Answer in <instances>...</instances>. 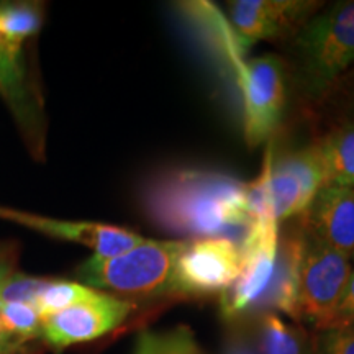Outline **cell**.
Returning a JSON list of instances; mask_svg holds the SVG:
<instances>
[{"label":"cell","mask_w":354,"mask_h":354,"mask_svg":"<svg viewBox=\"0 0 354 354\" xmlns=\"http://www.w3.org/2000/svg\"><path fill=\"white\" fill-rule=\"evenodd\" d=\"M304 233L299 227L279 238V250L274 274L259 307H268L279 315H286L294 323H300L299 292L300 271L304 259ZM302 325V323H300Z\"/></svg>","instance_id":"obj_14"},{"label":"cell","mask_w":354,"mask_h":354,"mask_svg":"<svg viewBox=\"0 0 354 354\" xmlns=\"http://www.w3.org/2000/svg\"><path fill=\"white\" fill-rule=\"evenodd\" d=\"M41 26L39 7L33 3H0V33L15 46H24Z\"/></svg>","instance_id":"obj_18"},{"label":"cell","mask_w":354,"mask_h":354,"mask_svg":"<svg viewBox=\"0 0 354 354\" xmlns=\"http://www.w3.org/2000/svg\"><path fill=\"white\" fill-rule=\"evenodd\" d=\"M0 97L33 149H43L41 105L30 86L21 48L0 33Z\"/></svg>","instance_id":"obj_12"},{"label":"cell","mask_w":354,"mask_h":354,"mask_svg":"<svg viewBox=\"0 0 354 354\" xmlns=\"http://www.w3.org/2000/svg\"><path fill=\"white\" fill-rule=\"evenodd\" d=\"M236 79L245 140L256 148L271 138L281 123L286 107V66L274 55L253 57Z\"/></svg>","instance_id":"obj_5"},{"label":"cell","mask_w":354,"mask_h":354,"mask_svg":"<svg viewBox=\"0 0 354 354\" xmlns=\"http://www.w3.org/2000/svg\"><path fill=\"white\" fill-rule=\"evenodd\" d=\"M300 223L310 234L333 250L354 256V187L325 185L310 207L300 215Z\"/></svg>","instance_id":"obj_13"},{"label":"cell","mask_w":354,"mask_h":354,"mask_svg":"<svg viewBox=\"0 0 354 354\" xmlns=\"http://www.w3.org/2000/svg\"><path fill=\"white\" fill-rule=\"evenodd\" d=\"M0 218L15 221V223L32 228L35 232L57 238V240L91 248L94 251V256H99V258H113V256L127 253L131 248L145 241L143 236L130 232V230L113 227V225L95 223V221L57 220L10 209H0Z\"/></svg>","instance_id":"obj_10"},{"label":"cell","mask_w":354,"mask_h":354,"mask_svg":"<svg viewBox=\"0 0 354 354\" xmlns=\"http://www.w3.org/2000/svg\"><path fill=\"white\" fill-rule=\"evenodd\" d=\"M185 241L145 240L113 258L92 256L79 266L81 284L130 299L172 295L176 261Z\"/></svg>","instance_id":"obj_2"},{"label":"cell","mask_w":354,"mask_h":354,"mask_svg":"<svg viewBox=\"0 0 354 354\" xmlns=\"http://www.w3.org/2000/svg\"><path fill=\"white\" fill-rule=\"evenodd\" d=\"M12 339L13 336L8 333L6 323H3V318H2V313H0V353L3 351V349L10 348L12 344Z\"/></svg>","instance_id":"obj_26"},{"label":"cell","mask_w":354,"mask_h":354,"mask_svg":"<svg viewBox=\"0 0 354 354\" xmlns=\"http://www.w3.org/2000/svg\"><path fill=\"white\" fill-rule=\"evenodd\" d=\"M135 354H158L156 348V335L154 333H141L136 344Z\"/></svg>","instance_id":"obj_25"},{"label":"cell","mask_w":354,"mask_h":354,"mask_svg":"<svg viewBox=\"0 0 354 354\" xmlns=\"http://www.w3.org/2000/svg\"><path fill=\"white\" fill-rule=\"evenodd\" d=\"M313 146L325 172V185L354 187V125L336 128Z\"/></svg>","instance_id":"obj_15"},{"label":"cell","mask_w":354,"mask_h":354,"mask_svg":"<svg viewBox=\"0 0 354 354\" xmlns=\"http://www.w3.org/2000/svg\"><path fill=\"white\" fill-rule=\"evenodd\" d=\"M100 290L92 289L81 282L71 281H56L48 279L46 286L43 287L41 294L35 302V307L39 315H51V313L61 312V310L73 307V305L86 302V300L95 297Z\"/></svg>","instance_id":"obj_17"},{"label":"cell","mask_w":354,"mask_h":354,"mask_svg":"<svg viewBox=\"0 0 354 354\" xmlns=\"http://www.w3.org/2000/svg\"><path fill=\"white\" fill-rule=\"evenodd\" d=\"M3 323L13 338L28 339L41 335V315L30 304H0Z\"/></svg>","instance_id":"obj_19"},{"label":"cell","mask_w":354,"mask_h":354,"mask_svg":"<svg viewBox=\"0 0 354 354\" xmlns=\"http://www.w3.org/2000/svg\"><path fill=\"white\" fill-rule=\"evenodd\" d=\"M259 354H313V335L304 325L268 310L259 322Z\"/></svg>","instance_id":"obj_16"},{"label":"cell","mask_w":354,"mask_h":354,"mask_svg":"<svg viewBox=\"0 0 354 354\" xmlns=\"http://www.w3.org/2000/svg\"><path fill=\"white\" fill-rule=\"evenodd\" d=\"M279 221H251L241 241V264L236 281L220 295V312L225 320H234L248 310L258 308L276 268Z\"/></svg>","instance_id":"obj_6"},{"label":"cell","mask_w":354,"mask_h":354,"mask_svg":"<svg viewBox=\"0 0 354 354\" xmlns=\"http://www.w3.org/2000/svg\"><path fill=\"white\" fill-rule=\"evenodd\" d=\"M295 63L308 95L320 97L354 64V0L313 15L295 35Z\"/></svg>","instance_id":"obj_3"},{"label":"cell","mask_w":354,"mask_h":354,"mask_svg":"<svg viewBox=\"0 0 354 354\" xmlns=\"http://www.w3.org/2000/svg\"><path fill=\"white\" fill-rule=\"evenodd\" d=\"M223 354H258V353L250 346V343H248L241 335H234L228 339Z\"/></svg>","instance_id":"obj_24"},{"label":"cell","mask_w":354,"mask_h":354,"mask_svg":"<svg viewBox=\"0 0 354 354\" xmlns=\"http://www.w3.org/2000/svg\"><path fill=\"white\" fill-rule=\"evenodd\" d=\"M158 354H203L189 326H177L169 333L156 335Z\"/></svg>","instance_id":"obj_22"},{"label":"cell","mask_w":354,"mask_h":354,"mask_svg":"<svg viewBox=\"0 0 354 354\" xmlns=\"http://www.w3.org/2000/svg\"><path fill=\"white\" fill-rule=\"evenodd\" d=\"M46 282L48 279L25 276L13 271L3 281H0V304L35 305Z\"/></svg>","instance_id":"obj_20"},{"label":"cell","mask_w":354,"mask_h":354,"mask_svg":"<svg viewBox=\"0 0 354 354\" xmlns=\"http://www.w3.org/2000/svg\"><path fill=\"white\" fill-rule=\"evenodd\" d=\"M322 187L325 172L315 146L272 159L269 192L279 223L304 215Z\"/></svg>","instance_id":"obj_9"},{"label":"cell","mask_w":354,"mask_h":354,"mask_svg":"<svg viewBox=\"0 0 354 354\" xmlns=\"http://www.w3.org/2000/svg\"><path fill=\"white\" fill-rule=\"evenodd\" d=\"M13 269H12V263H10V256L3 253L2 250H0V281H3L8 274H12Z\"/></svg>","instance_id":"obj_27"},{"label":"cell","mask_w":354,"mask_h":354,"mask_svg":"<svg viewBox=\"0 0 354 354\" xmlns=\"http://www.w3.org/2000/svg\"><path fill=\"white\" fill-rule=\"evenodd\" d=\"M241 264L240 245L228 238L185 241L176 261L172 295H221L236 281Z\"/></svg>","instance_id":"obj_7"},{"label":"cell","mask_w":354,"mask_h":354,"mask_svg":"<svg viewBox=\"0 0 354 354\" xmlns=\"http://www.w3.org/2000/svg\"><path fill=\"white\" fill-rule=\"evenodd\" d=\"M320 3L295 0H236L228 3L234 33L248 48L259 39L299 32Z\"/></svg>","instance_id":"obj_11"},{"label":"cell","mask_w":354,"mask_h":354,"mask_svg":"<svg viewBox=\"0 0 354 354\" xmlns=\"http://www.w3.org/2000/svg\"><path fill=\"white\" fill-rule=\"evenodd\" d=\"M133 310L131 300L99 292L86 302L41 317V336L55 349L94 342L118 328Z\"/></svg>","instance_id":"obj_8"},{"label":"cell","mask_w":354,"mask_h":354,"mask_svg":"<svg viewBox=\"0 0 354 354\" xmlns=\"http://www.w3.org/2000/svg\"><path fill=\"white\" fill-rule=\"evenodd\" d=\"M313 354H354V326L315 331Z\"/></svg>","instance_id":"obj_21"},{"label":"cell","mask_w":354,"mask_h":354,"mask_svg":"<svg viewBox=\"0 0 354 354\" xmlns=\"http://www.w3.org/2000/svg\"><path fill=\"white\" fill-rule=\"evenodd\" d=\"M143 203L159 228L194 240L228 238L241 245L251 225L248 184L216 171L162 172L146 185Z\"/></svg>","instance_id":"obj_1"},{"label":"cell","mask_w":354,"mask_h":354,"mask_svg":"<svg viewBox=\"0 0 354 354\" xmlns=\"http://www.w3.org/2000/svg\"><path fill=\"white\" fill-rule=\"evenodd\" d=\"M304 259L300 271V323L326 330L338 308L353 268L348 256L317 240L302 227Z\"/></svg>","instance_id":"obj_4"},{"label":"cell","mask_w":354,"mask_h":354,"mask_svg":"<svg viewBox=\"0 0 354 354\" xmlns=\"http://www.w3.org/2000/svg\"><path fill=\"white\" fill-rule=\"evenodd\" d=\"M344 326H354V269L349 274L348 284L344 287L342 300L328 328H344Z\"/></svg>","instance_id":"obj_23"},{"label":"cell","mask_w":354,"mask_h":354,"mask_svg":"<svg viewBox=\"0 0 354 354\" xmlns=\"http://www.w3.org/2000/svg\"><path fill=\"white\" fill-rule=\"evenodd\" d=\"M353 258H354V256H353Z\"/></svg>","instance_id":"obj_28"}]
</instances>
